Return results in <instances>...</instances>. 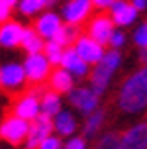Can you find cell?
<instances>
[{"label":"cell","mask_w":147,"mask_h":149,"mask_svg":"<svg viewBox=\"0 0 147 149\" xmlns=\"http://www.w3.org/2000/svg\"><path fill=\"white\" fill-rule=\"evenodd\" d=\"M24 33H26V26H22L18 20H8L0 26V45L4 49H16L22 45Z\"/></svg>","instance_id":"obj_14"},{"label":"cell","mask_w":147,"mask_h":149,"mask_svg":"<svg viewBox=\"0 0 147 149\" xmlns=\"http://www.w3.org/2000/svg\"><path fill=\"white\" fill-rule=\"evenodd\" d=\"M29 130H31V122H26V120L18 118L14 114H8V116H4L2 124H0V137L6 143L18 147V145L26 143Z\"/></svg>","instance_id":"obj_4"},{"label":"cell","mask_w":147,"mask_h":149,"mask_svg":"<svg viewBox=\"0 0 147 149\" xmlns=\"http://www.w3.org/2000/svg\"><path fill=\"white\" fill-rule=\"evenodd\" d=\"M92 2L90 0H73V2H65L63 6H61V18H63V22L65 24H71V26H81V24L86 22L92 18Z\"/></svg>","instance_id":"obj_9"},{"label":"cell","mask_w":147,"mask_h":149,"mask_svg":"<svg viewBox=\"0 0 147 149\" xmlns=\"http://www.w3.org/2000/svg\"><path fill=\"white\" fill-rule=\"evenodd\" d=\"M125 41H127V36H125V31L118 28V30L112 33L108 47H110V49H116V51H120V49H122V47L125 45Z\"/></svg>","instance_id":"obj_28"},{"label":"cell","mask_w":147,"mask_h":149,"mask_svg":"<svg viewBox=\"0 0 147 149\" xmlns=\"http://www.w3.org/2000/svg\"><path fill=\"white\" fill-rule=\"evenodd\" d=\"M53 134H55L53 132V120L41 114L36 122H31V130H29V135L24 143V149H39V145Z\"/></svg>","instance_id":"obj_12"},{"label":"cell","mask_w":147,"mask_h":149,"mask_svg":"<svg viewBox=\"0 0 147 149\" xmlns=\"http://www.w3.org/2000/svg\"><path fill=\"white\" fill-rule=\"evenodd\" d=\"M43 55L47 57V61H49V63L53 65V69H57V67H61V63H63V55H65V49H63L61 45H57L55 41H47Z\"/></svg>","instance_id":"obj_24"},{"label":"cell","mask_w":147,"mask_h":149,"mask_svg":"<svg viewBox=\"0 0 147 149\" xmlns=\"http://www.w3.org/2000/svg\"><path fill=\"white\" fill-rule=\"evenodd\" d=\"M82 33L79 31V28L77 26H71V24H65L63 28H61V31H59L57 36H55V43L61 45L63 49H69V47H75V43L79 41V37H81Z\"/></svg>","instance_id":"obj_22"},{"label":"cell","mask_w":147,"mask_h":149,"mask_svg":"<svg viewBox=\"0 0 147 149\" xmlns=\"http://www.w3.org/2000/svg\"><path fill=\"white\" fill-rule=\"evenodd\" d=\"M39 149H65V141H63V137H59V135L53 134L39 145Z\"/></svg>","instance_id":"obj_30"},{"label":"cell","mask_w":147,"mask_h":149,"mask_svg":"<svg viewBox=\"0 0 147 149\" xmlns=\"http://www.w3.org/2000/svg\"><path fill=\"white\" fill-rule=\"evenodd\" d=\"M45 2H47V8H51V6H53V4H57L59 0H45Z\"/></svg>","instance_id":"obj_34"},{"label":"cell","mask_w":147,"mask_h":149,"mask_svg":"<svg viewBox=\"0 0 147 149\" xmlns=\"http://www.w3.org/2000/svg\"><path fill=\"white\" fill-rule=\"evenodd\" d=\"M120 63H122V53L116 51V49H108L104 59L96 67H92V73L88 77V86L94 90L98 96H102L106 92V88L110 86L114 73L120 69Z\"/></svg>","instance_id":"obj_2"},{"label":"cell","mask_w":147,"mask_h":149,"mask_svg":"<svg viewBox=\"0 0 147 149\" xmlns=\"http://www.w3.org/2000/svg\"><path fill=\"white\" fill-rule=\"evenodd\" d=\"M63 26H65V22H63L61 14L53 12V10H45L41 16H37L33 20V30L43 37L45 41H53Z\"/></svg>","instance_id":"obj_11"},{"label":"cell","mask_w":147,"mask_h":149,"mask_svg":"<svg viewBox=\"0 0 147 149\" xmlns=\"http://www.w3.org/2000/svg\"><path fill=\"white\" fill-rule=\"evenodd\" d=\"M104 120H106V112L102 108H98L94 114H90L88 118H84V126H82V135L86 137V139H92L98 132H100V127L104 126Z\"/></svg>","instance_id":"obj_21"},{"label":"cell","mask_w":147,"mask_h":149,"mask_svg":"<svg viewBox=\"0 0 147 149\" xmlns=\"http://www.w3.org/2000/svg\"><path fill=\"white\" fill-rule=\"evenodd\" d=\"M24 69H26V77L28 82L33 86H41L43 82L49 81V77L53 73V65L47 61L43 53L37 55H26L24 59Z\"/></svg>","instance_id":"obj_5"},{"label":"cell","mask_w":147,"mask_h":149,"mask_svg":"<svg viewBox=\"0 0 147 149\" xmlns=\"http://www.w3.org/2000/svg\"><path fill=\"white\" fill-rule=\"evenodd\" d=\"M116 30L118 28H116V24H114V20L110 18V14L108 12H98V14H94L88 20L84 33L106 47V45L110 43V37Z\"/></svg>","instance_id":"obj_6"},{"label":"cell","mask_w":147,"mask_h":149,"mask_svg":"<svg viewBox=\"0 0 147 149\" xmlns=\"http://www.w3.org/2000/svg\"><path fill=\"white\" fill-rule=\"evenodd\" d=\"M45 45H47V41L33 30V26H26V33H24V41H22L24 51L28 55H37V53L45 51Z\"/></svg>","instance_id":"obj_20"},{"label":"cell","mask_w":147,"mask_h":149,"mask_svg":"<svg viewBox=\"0 0 147 149\" xmlns=\"http://www.w3.org/2000/svg\"><path fill=\"white\" fill-rule=\"evenodd\" d=\"M75 79L73 74L69 73L67 69L63 67H57L53 69L51 77H49V81H47V86H49V90H53V92H57V94H71L77 86H75Z\"/></svg>","instance_id":"obj_16"},{"label":"cell","mask_w":147,"mask_h":149,"mask_svg":"<svg viewBox=\"0 0 147 149\" xmlns=\"http://www.w3.org/2000/svg\"><path fill=\"white\" fill-rule=\"evenodd\" d=\"M90 2H92V6H94L96 10L104 12V10H110V8L116 4L118 0H90Z\"/></svg>","instance_id":"obj_31"},{"label":"cell","mask_w":147,"mask_h":149,"mask_svg":"<svg viewBox=\"0 0 147 149\" xmlns=\"http://www.w3.org/2000/svg\"><path fill=\"white\" fill-rule=\"evenodd\" d=\"M63 112V98L61 94L53 92V90H43L41 92V114L47 116V118H55Z\"/></svg>","instance_id":"obj_19"},{"label":"cell","mask_w":147,"mask_h":149,"mask_svg":"<svg viewBox=\"0 0 147 149\" xmlns=\"http://www.w3.org/2000/svg\"><path fill=\"white\" fill-rule=\"evenodd\" d=\"M18 118L26 120V122H36L41 116V96H39V90L37 86H33L31 90L24 92L12 102V112Z\"/></svg>","instance_id":"obj_3"},{"label":"cell","mask_w":147,"mask_h":149,"mask_svg":"<svg viewBox=\"0 0 147 149\" xmlns=\"http://www.w3.org/2000/svg\"><path fill=\"white\" fill-rule=\"evenodd\" d=\"M20 0H0V22L4 24L12 20V10L18 8Z\"/></svg>","instance_id":"obj_27"},{"label":"cell","mask_w":147,"mask_h":149,"mask_svg":"<svg viewBox=\"0 0 147 149\" xmlns=\"http://www.w3.org/2000/svg\"><path fill=\"white\" fill-rule=\"evenodd\" d=\"M116 104L124 114H139L147 108V65L133 71L122 82Z\"/></svg>","instance_id":"obj_1"},{"label":"cell","mask_w":147,"mask_h":149,"mask_svg":"<svg viewBox=\"0 0 147 149\" xmlns=\"http://www.w3.org/2000/svg\"><path fill=\"white\" fill-rule=\"evenodd\" d=\"M67 100H69V104L73 106L75 110L81 112L84 118H88L90 114H94L98 110V106H100V96L90 86H77L67 96Z\"/></svg>","instance_id":"obj_8"},{"label":"cell","mask_w":147,"mask_h":149,"mask_svg":"<svg viewBox=\"0 0 147 149\" xmlns=\"http://www.w3.org/2000/svg\"><path fill=\"white\" fill-rule=\"evenodd\" d=\"M77 130H79V122H77V116H75L71 110H63L59 116L53 118V132L59 137H73L77 135Z\"/></svg>","instance_id":"obj_18"},{"label":"cell","mask_w":147,"mask_h":149,"mask_svg":"<svg viewBox=\"0 0 147 149\" xmlns=\"http://www.w3.org/2000/svg\"><path fill=\"white\" fill-rule=\"evenodd\" d=\"M26 82H28V77H26L24 63L8 61L0 67V86H2V90L18 92V90L24 88Z\"/></svg>","instance_id":"obj_7"},{"label":"cell","mask_w":147,"mask_h":149,"mask_svg":"<svg viewBox=\"0 0 147 149\" xmlns=\"http://www.w3.org/2000/svg\"><path fill=\"white\" fill-rule=\"evenodd\" d=\"M67 2H73V0H67Z\"/></svg>","instance_id":"obj_35"},{"label":"cell","mask_w":147,"mask_h":149,"mask_svg":"<svg viewBox=\"0 0 147 149\" xmlns=\"http://www.w3.org/2000/svg\"><path fill=\"white\" fill-rule=\"evenodd\" d=\"M132 41L139 49H147V20L141 22L135 30H133V36H132Z\"/></svg>","instance_id":"obj_26"},{"label":"cell","mask_w":147,"mask_h":149,"mask_svg":"<svg viewBox=\"0 0 147 149\" xmlns=\"http://www.w3.org/2000/svg\"><path fill=\"white\" fill-rule=\"evenodd\" d=\"M133 6L137 8V12H143V10H147V0H130Z\"/></svg>","instance_id":"obj_32"},{"label":"cell","mask_w":147,"mask_h":149,"mask_svg":"<svg viewBox=\"0 0 147 149\" xmlns=\"http://www.w3.org/2000/svg\"><path fill=\"white\" fill-rule=\"evenodd\" d=\"M108 14H110V18L114 20L116 28L124 30V28H130L132 24L137 22L139 12H137V8L133 6L130 0H118L116 4L108 10Z\"/></svg>","instance_id":"obj_13"},{"label":"cell","mask_w":147,"mask_h":149,"mask_svg":"<svg viewBox=\"0 0 147 149\" xmlns=\"http://www.w3.org/2000/svg\"><path fill=\"white\" fill-rule=\"evenodd\" d=\"M139 61L143 65H147V49H139Z\"/></svg>","instance_id":"obj_33"},{"label":"cell","mask_w":147,"mask_h":149,"mask_svg":"<svg viewBox=\"0 0 147 149\" xmlns=\"http://www.w3.org/2000/svg\"><path fill=\"white\" fill-rule=\"evenodd\" d=\"M75 51L81 55V59L84 61L86 65H92V67H96V65L104 59V55H106L104 45L98 43L96 39H92V37L86 36V33H82V36L79 37V41L75 43Z\"/></svg>","instance_id":"obj_10"},{"label":"cell","mask_w":147,"mask_h":149,"mask_svg":"<svg viewBox=\"0 0 147 149\" xmlns=\"http://www.w3.org/2000/svg\"><path fill=\"white\" fill-rule=\"evenodd\" d=\"M122 149H147V122H139L127 127L120 135Z\"/></svg>","instance_id":"obj_15"},{"label":"cell","mask_w":147,"mask_h":149,"mask_svg":"<svg viewBox=\"0 0 147 149\" xmlns=\"http://www.w3.org/2000/svg\"><path fill=\"white\" fill-rule=\"evenodd\" d=\"M88 147V139L84 135H73L65 141V149H86Z\"/></svg>","instance_id":"obj_29"},{"label":"cell","mask_w":147,"mask_h":149,"mask_svg":"<svg viewBox=\"0 0 147 149\" xmlns=\"http://www.w3.org/2000/svg\"><path fill=\"white\" fill-rule=\"evenodd\" d=\"M47 8V2L45 0H20L18 4V10L20 14L26 16V18H36V16H41Z\"/></svg>","instance_id":"obj_23"},{"label":"cell","mask_w":147,"mask_h":149,"mask_svg":"<svg viewBox=\"0 0 147 149\" xmlns=\"http://www.w3.org/2000/svg\"><path fill=\"white\" fill-rule=\"evenodd\" d=\"M61 67L67 69L75 79H84V77H90V73H92V71H90V65H86V63L81 59V55L75 51V47L65 49V55H63V63H61Z\"/></svg>","instance_id":"obj_17"},{"label":"cell","mask_w":147,"mask_h":149,"mask_svg":"<svg viewBox=\"0 0 147 149\" xmlns=\"http://www.w3.org/2000/svg\"><path fill=\"white\" fill-rule=\"evenodd\" d=\"M92 149H122V143H120V135L114 134V132H106V134L100 135V139L94 143Z\"/></svg>","instance_id":"obj_25"}]
</instances>
